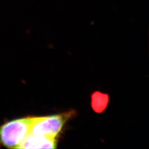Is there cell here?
<instances>
[{
	"label": "cell",
	"instance_id": "obj_1",
	"mask_svg": "<svg viewBox=\"0 0 149 149\" xmlns=\"http://www.w3.org/2000/svg\"><path fill=\"white\" fill-rule=\"evenodd\" d=\"M31 117L13 119L0 126V145L8 149H18L30 132Z\"/></svg>",
	"mask_w": 149,
	"mask_h": 149
},
{
	"label": "cell",
	"instance_id": "obj_2",
	"mask_svg": "<svg viewBox=\"0 0 149 149\" xmlns=\"http://www.w3.org/2000/svg\"><path fill=\"white\" fill-rule=\"evenodd\" d=\"M74 111L45 117H31L30 133L56 138Z\"/></svg>",
	"mask_w": 149,
	"mask_h": 149
},
{
	"label": "cell",
	"instance_id": "obj_3",
	"mask_svg": "<svg viewBox=\"0 0 149 149\" xmlns=\"http://www.w3.org/2000/svg\"><path fill=\"white\" fill-rule=\"evenodd\" d=\"M56 138L28 133L19 145L18 149H55Z\"/></svg>",
	"mask_w": 149,
	"mask_h": 149
},
{
	"label": "cell",
	"instance_id": "obj_4",
	"mask_svg": "<svg viewBox=\"0 0 149 149\" xmlns=\"http://www.w3.org/2000/svg\"><path fill=\"white\" fill-rule=\"evenodd\" d=\"M91 105L95 113L101 114L104 112L109 102V96L100 91H95L91 97Z\"/></svg>",
	"mask_w": 149,
	"mask_h": 149
}]
</instances>
